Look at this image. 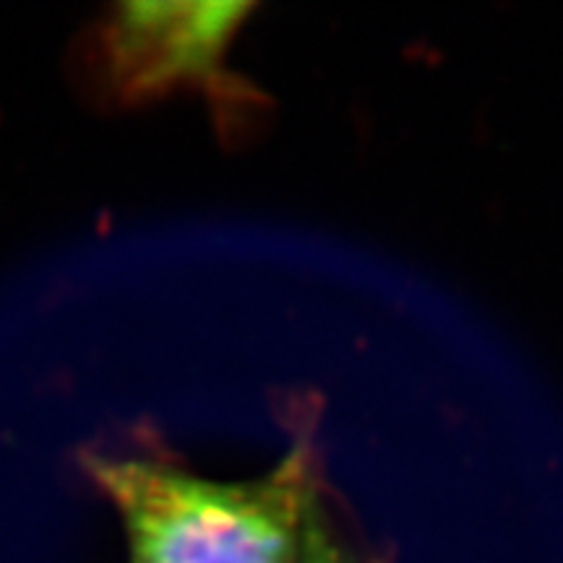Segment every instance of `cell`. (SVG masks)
<instances>
[{"instance_id": "obj_1", "label": "cell", "mask_w": 563, "mask_h": 563, "mask_svg": "<svg viewBox=\"0 0 563 563\" xmlns=\"http://www.w3.org/2000/svg\"><path fill=\"white\" fill-rule=\"evenodd\" d=\"M84 473L121 517L129 563H300L321 498L300 435L264 477L220 483L167 456H84Z\"/></svg>"}, {"instance_id": "obj_2", "label": "cell", "mask_w": 563, "mask_h": 563, "mask_svg": "<svg viewBox=\"0 0 563 563\" xmlns=\"http://www.w3.org/2000/svg\"><path fill=\"white\" fill-rule=\"evenodd\" d=\"M249 3H123L91 34L87 58L112 100L133 104L175 87H199L230 118L253 89L224 66Z\"/></svg>"}, {"instance_id": "obj_3", "label": "cell", "mask_w": 563, "mask_h": 563, "mask_svg": "<svg viewBox=\"0 0 563 563\" xmlns=\"http://www.w3.org/2000/svg\"><path fill=\"white\" fill-rule=\"evenodd\" d=\"M300 563H361L347 540L336 530L332 517H329L323 496L313 506L311 517H308Z\"/></svg>"}]
</instances>
